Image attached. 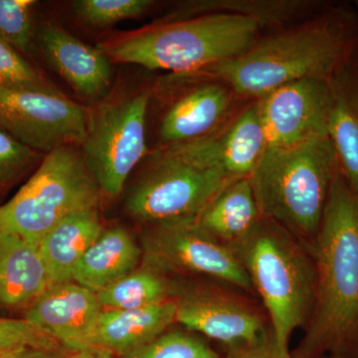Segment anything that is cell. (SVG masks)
<instances>
[{"instance_id":"cell-1","label":"cell","mask_w":358,"mask_h":358,"mask_svg":"<svg viewBox=\"0 0 358 358\" xmlns=\"http://www.w3.org/2000/svg\"><path fill=\"white\" fill-rule=\"evenodd\" d=\"M358 48V14L329 7L305 22L257 39L243 53L195 73L235 96L258 99L303 79L329 81Z\"/></svg>"},{"instance_id":"cell-2","label":"cell","mask_w":358,"mask_h":358,"mask_svg":"<svg viewBox=\"0 0 358 358\" xmlns=\"http://www.w3.org/2000/svg\"><path fill=\"white\" fill-rule=\"evenodd\" d=\"M310 250L315 303L291 358H358V195L341 171Z\"/></svg>"},{"instance_id":"cell-3","label":"cell","mask_w":358,"mask_h":358,"mask_svg":"<svg viewBox=\"0 0 358 358\" xmlns=\"http://www.w3.org/2000/svg\"><path fill=\"white\" fill-rule=\"evenodd\" d=\"M262 26L229 13L174 18L96 45L112 63L193 75L243 53Z\"/></svg>"},{"instance_id":"cell-4","label":"cell","mask_w":358,"mask_h":358,"mask_svg":"<svg viewBox=\"0 0 358 358\" xmlns=\"http://www.w3.org/2000/svg\"><path fill=\"white\" fill-rule=\"evenodd\" d=\"M231 249L260 299L275 343L291 355L289 338L307 326L315 303L317 274L310 248L262 216Z\"/></svg>"},{"instance_id":"cell-5","label":"cell","mask_w":358,"mask_h":358,"mask_svg":"<svg viewBox=\"0 0 358 358\" xmlns=\"http://www.w3.org/2000/svg\"><path fill=\"white\" fill-rule=\"evenodd\" d=\"M341 171L329 136L287 148H267L252 173L263 217L310 248Z\"/></svg>"},{"instance_id":"cell-6","label":"cell","mask_w":358,"mask_h":358,"mask_svg":"<svg viewBox=\"0 0 358 358\" xmlns=\"http://www.w3.org/2000/svg\"><path fill=\"white\" fill-rule=\"evenodd\" d=\"M230 181L212 157L205 136L162 145L148 155L124 202L126 210L148 227L197 218Z\"/></svg>"},{"instance_id":"cell-7","label":"cell","mask_w":358,"mask_h":358,"mask_svg":"<svg viewBox=\"0 0 358 358\" xmlns=\"http://www.w3.org/2000/svg\"><path fill=\"white\" fill-rule=\"evenodd\" d=\"M77 147L62 145L45 155L32 178L0 206V233L38 245L61 221L98 209L103 193Z\"/></svg>"},{"instance_id":"cell-8","label":"cell","mask_w":358,"mask_h":358,"mask_svg":"<svg viewBox=\"0 0 358 358\" xmlns=\"http://www.w3.org/2000/svg\"><path fill=\"white\" fill-rule=\"evenodd\" d=\"M150 94L101 103L88 112L81 152L103 194H121L134 167L147 157Z\"/></svg>"},{"instance_id":"cell-9","label":"cell","mask_w":358,"mask_h":358,"mask_svg":"<svg viewBox=\"0 0 358 358\" xmlns=\"http://www.w3.org/2000/svg\"><path fill=\"white\" fill-rule=\"evenodd\" d=\"M171 300L176 303V322L226 348L253 343L271 331L262 305L225 282L206 278L173 281Z\"/></svg>"},{"instance_id":"cell-10","label":"cell","mask_w":358,"mask_h":358,"mask_svg":"<svg viewBox=\"0 0 358 358\" xmlns=\"http://www.w3.org/2000/svg\"><path fill=\"white\" fill-rule=\"evenodd\" d=\"M141 250L145 265L167 275L215 280L256 298L233 250L210 236L196 218L148 226L141 238Z\"/></svg>"},{"instance_id":"cell-11","label":"cell","mask_w":358,"mask_h":358,"mask_svg":"<svg viewBox=\"0 0 358 358\" xmlns=\"http://www.w3.org/2000/svg\"><path fill=\"white\" fill-rule=\"evenodd\" d=\"M88 110L55 89L0 86V129L35 152L81 145Z\"/></svg>"},{"instance_id":"cell-12","label":"cell","mask_w":358,"mask_h":358,"mask_svg":"<svg viewBox=\"0 0 358 358\" xmlns=\"http://www.w3.org/2000/svg\"><path fill=\"white\" fill-rule=\"evenodd\" d=\"M256 101L268 148L296 147L329 136V81L303 79L292 82Z\"/></svg>"},{"instance_id":"cell-13","label":"cell","mask_w":358,"mask_h":358,"mask_svg":"<svg viewBox=\"0 0 358 358\" xmlns=\"http://www.w3.org/2000/svg\"><path fill=\"white\" fill-rule=\"evenodd\" d=\"M103 310L95 292L72 281L48 286L26 308L24 319L77 352L83 350L84 339Z\"/></svg>"},{"instance_id":"cell-14","label":"cell","mask_w":358,"mask_h":358,"mask_svg":"<svg viewBox=\"0 0 358 358\" xmlns=\"http://www.w3.org/2000/svg\"><path fill=\"white\" fill-rule=\"evenodd\" d=\"M37 41L47 63L80 96L98 100L109 91L112 61L98 46L86 44L52 23L39 28Z\"/></svg>"},{"instance_id":"cell-15","label":"cell","mask_w":358,"mask_h":358,"mask_svg":"<svg viewBox=\"0 0 358 358\" xmlns=\"http://www.w3.org/2000/svg\"><path fill=\"white\" fill-rule=\"evenodd\" d=\"M176 310L171 300L134 310L103 308L84 339L83 350L96 348L124 357L176 324Z\"/></svg>"},{"instance_id":"cell-16","label":"cell","mask_w":358,"mask_h":358,"mask_svg":"<svg viewBox=\"0 0 358 358\" xmlns=\"http://www.w3.org/2000/svg\"><path fill=\"white\" fill-rule=\"evenodd\" d=\"M234 93L220 82L203 81L176 99L162 117V145L203 138L220 128L232 108Z\"/></svg>"},{"instance_id":"cell-17","label":"cell","mask_w":358,"mask_h":358,"mask_svg":"<svg viewBox=\"0 0 358 358\" xmlns=\"http://www.w3.org/2000/svg\"><path fill=\"white\" fill-rule=\"evenodd\" d=\"M329 136L341 173L358 195V48L329 80Z\"/></svg>"},{"instance_id":"cell-18","label":"cell","mask_w":358,"mask_h":358,"mask_svg":"<svg viewBox=\"0 0 358 358\" xmlns=\"http://www.w3.org/2000/svg\"><path fill=\"white\" fill-rule=\"evenodd\" d=\"M207 136L219 169L232 180L250 178L268 148L256 100Z\"/></svg>"},{"instance_id":"cell-19","label":"cell","mask_w":358,"mask_h":358,"mask_svg":"<svg viewBox=\"0 0 358 358\" xmlns=\"http://www.w3.org/2000/svg\"><path fill=\"white\" fill-rule=\"evenodd\" d=\"M49 285L38 245L0 233V307L26 310Z\"/></svg>"},{"instance_id":"cell-20","label":"cell","mask_w":358,"mask_h":358,"mask_svg":"<svg viewBox=\"0 0 358 358\" xmlns=\"http://www.w3.org/2000/svg\"><path fill=\"white\" fill-rule=\"evenodd\" d=\"M103 231L94 209L69 216L44 235L38 247L50 285L73 281L78 263Z\"/></svg>"},{"instance_id":"cell-21","label":"cell","mask_w":358,"mask_h":358,"mask_svg":"<svg viewBox=\"0 0 358 358\" xmlns=\"http://www.w3.org/2000/svg\"><path fill=\"white\" fill-rule=\"evenodd\" d=\"M143 259L141 246L121 226L103 230L78 263L73 282L99 293L133 272Z\"/></svg>"},{"instance_id":"cell-22","label":"cell","mask_w":358,"mask_h":358,"mask_svg":"<svg viewBox=\"0 0 358 358\" xmlns=\"http://www.w3.org/2000/svg\"><path fill=\"white\" fill-rule=\"evenodd\" d=\"M262 218L250 178L224 186L197 217L210 236L226 246L243 239Z\"/></svg>"},{"instance_id":"cell-23","label":"cell","mask_w":358,"mask_h":358,"mask_svg":"<svg viewBox=\"0 0 358 358\" xmlns=\"http://www.w3.org/2000/svg\"><path fill=\"white\" fill-rule=\"evenodd\" d=\"M171 288L169 275L145 265L96 294L103 308L134 310L171 300Z\"/></svg>"},{"instance_id":"cell-24","label":"cell","mask_w":358,"mask_h":358,"mask_svg":"<svg viewBox=\"0 0 358 358\" xmlns=\"http://www.w3.org/2000/svg\"><path fill=\"white\" fill-rule=\"evenodd\" d=\"M192 6L185 17L207 13L236 14L256 20L264 28L286 24L301 16H308L322 6L303 0H212Z\"/></svg>"},{"instance_id":"cell-25","label":"cell","mask_w":358,"mask_h":358,"mask_svg":"<svg viewBox=\"0 0 358 358\" xmlns=\"http://www.w3.org/2000/svg\"><path fill=\"white\" fill-rule=\"evenodd\" d=\"M152 6L154 1L150 0H78L73 2L72 7L85 24L106 28L138 17Z\"/></svg>"},{"instance_id":"cell-26","label":"cell","mask_w":358,"mask_h":358,"mask_svg":"<svg viewBox=\"0 0 358 358\" xmlns=\"http://www.w3.org/2000/svg\"><path fill=\"white\" fill-rule=\"evenodd\" d=\"M122 358H221L199 336L180 331H164Z\"/></svg>"},{"instance_id":"cell-27","label":"cell","mask_w":358,"mask_h":358,"mask_svg":"<svg viewBox=\"0 0 358 358\" xmlns=\"http://www.w3.org/2000/svg\"><path fill=\"white\" fill-rule=\"evenodd\" d=\"M32 0H0V39L20 53L31 49Z\"/></svg>"},{"instance_id":"cell-28","label":"cell","mask_w":358,"mask_h":358,"mask_svg":"<svg viewBox=\"0 0 358 358\" xmlns=\"http://www.w3.org/2000/svg\"><path fill=\"white\" fill-rule=\"evenodd\" d=\"M20 348L69 350L55 338L25 319L0 317V352Z\"/></svg>"},{"instance_id":"cell-29","label":"cell","mask_w":358,"mask_h":358,"mask_svg":"<svg viewBox=\"0 0 358 358\" xmlns=\"http://www.w3.org/2000/svg\"><path fill=\"white\" fill-rule=\"evenodd\" d=\"M0 86L54 89L20 52L0 39Z\"/></svg>"},{"instance_id":"cell-30","label":"cell","mask_w":358,"mask_h":358,"mask_svg":"<svg viewBox=\"0 0 358 358\" xmlns=\"http://www.w3.org/2000/svg\"><path fill=\"white\" fill-rule=\"evenodd\" d=\"M38 152L0 129V186L20 176L36 159Z\"/></svg>"},{"instance_id":"cell-31","label":"cell","mask_w":358,"mask_h":358,"mask_svg":"<svg viewBox=\"0 0 358 358\" xmlns=\"http://www.w3.org/2000/svg\"><path fill=\"white\" fill-rule=\"evenodd\" d=\"M224 358H291V355H286L280 350L271 329L253 343L226 348Z\"/></svg>"},{"instance_id":"cell-32","label":"cell","mask_w":358,"mask_h":358,"mask_svg":"<svg viewBox=\"0 0 358 358\" xmlns=\"http://www.w3.org/2000/svg\"><path fill=\"white\" fill-rule=\"evenodd\" d=\"M72 350H44L37 348H20V350L0 352V358H65Z\"/></svg>"},{"instance_id":"cell-33","label":"cell","mask_w":358,"mask_h":358,"mask_svg":"<svg viewBox=\"0 0 358 358\" xmlns=\"http://www.w3.org/2000/svg\"><path fill=\"white\" fill-rule=\"evenodd\" d=\"M65 358H122L105 350L88 348V350H77L70 352Z\"/></svg>"},{"instance_id":"cell-34","label":"cell","mask_w":358,"mask_h":358,"mask_svg":"<svg viewBox=\"0 0 358 358\" xmlns=\"http://www.w3.org/2000/svg\"><path fill=\"white\" fill-rule=\"evenodd\" d=\"M355 10H357V13L358 14V0L357 2H355Z\"/></svg>"}]
</instances>
